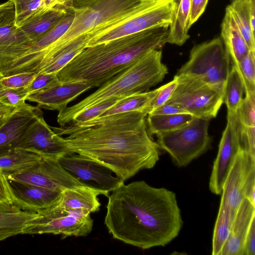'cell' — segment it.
<instances>
[{
  "label": "cell",
  "mask_w": 255,
  "mask_h": 255,
  "mask_svg": "<svg viewBox=\"0 0 255 255\" xmlns=\"http://www.w3.org/2000/svg\"><path fill=\"white\" fill-rule=\"evenodd\" d=\"M158 91V88L122 98L97 118L133 111L143 112L148 114L149 105Z\"/></svg>",
  "instance_id": "27"
},
{
  "label": "cell",
  "mask_w": 255,
  "mask_h": 255,
  "mask_svg": "<svg viewBox=\"0 0 255 255\" xmlns=\"http://www.w3.org/2000/svg\"><path fill=\"white\" fill-rule=\"evenodd\" d=\"M190 0H181L168 28L167 43L181 46L189 39Z\"/></svg>",
  "instance_id": "26"
},
{
  "label": "cell",
  "mask_w": 255,
  "mask_h": 255,
  "mask_svg": "<svg viewBox=\"0 0 255 255\" xmlns=\"http://www.w3.org/2000/svg\"><path fill=\"white\" fill-rule=\"evenodd\" d=\"M88 41L87 34L81 35L71 41L56 52L50 58L46 65L38 74H57L87 47Z\"/></svg>",
  "instance_id": "25"
},
{
  "label": "cell",
  "mask_w": 255,
  "mask_h": 255,
  "mask_svg": "<svg viewBox=\"0 0 255 255\" xmlns=\"http://www.w3.org/2000/svg\"><path fill=\"white\" fill-rule=\"evenodd\" d=\"M235 112L228 111L227 123L219 143L209 180V189L221 195L235 158L241 149L235 127Z\"/></svg>",
  "instance_id": "15"
},
{
  "label": "cell",
  "mask_w": 255,
  "mask_h": 255,
  "mask_svg": "<svg viewBox=\"0 0 255 255\" xmlns=\"http://www.w3.org/2000/svg\"><path fill=\"white\" fill-rule=\"evenodd\" d=\"M28 92L26 87L9 88L0 84V102L6 106L17 108L25 103Z\"/></svg>",
  "instance_id": "37"
},
{
  "label": "cell",
  "mask_w": 255,
  "mask_h": 255,
  "mask_svg": "<svg viewBox=\"0 0 255 255\" xmlns=\"http://www.w3.org/2000/svg\"><path fill=\"white\" fill-rule=\"evenodd\" d=\"M143 112L133 111L97 118L87 123L52 128L73 152L112 170L125 182L139 171L153 168L160 149L148 133Z\"/></svg>",
  "instance_id": "1"
},
{
  "label": "cell",
  "mask_w": 255,
  "mask_h": 255,
  "mask_svg": "<svg viewBox=\"0 0 255 255\" xmlns=\"http://www.w3.org/2000/svg\"><path fill=\"white\" fill-rule=\"evenodd\" d=\"M235 216L228 207L220 204L215 222L212 241L213 255H220L228 240Z\"/></svg>",
  "instance_id": "30"
},
{
  "label": "cell",
  "mask_w": 255,
  "mask_h": 255,
  "mask_svg": "<svg viewBox=\"0 0 255 255\" xmlns=\"http://www.w3.org/2000/svg\"><path fill=\"white\" fill-rule=\"evenodd\" d=\"M245 92L244 86L237 67L232 64L227 78L224 96V103L228 111L236 112Z\"/></svg>",
  "instance_id": "31"
},
{
  "label": "cell",
  "mask_w": 255,
  "mask_h": 255,
  "mask_svg": "<svg viewBox=\"0 0 255 255\" xmlns=\"http://www.w3.org/2000/svg\"><path fill=\"white\" fill-rule=\"evenodd\" d=\"M169 27H157L86 47L57 74L61 84L99 87L153 50L167 43Z\"/></svg>",
  "instance_id": "3"
},
{
  "label": "cell",
  "mask_w": 255,
  "mask_h": 255,
  "mask_svg": "<svg viewBox=\"0 0 255 255\" xmlns=\"http://www.w3.org/2000/svg\"><path fill=\"white\" fill-rule=\"evenodd\" d=\"M11 204V199L7 176L0 170V204Z\"/></svg>",
  "instance_id": "43"
},
{
  "label": "cell",
  "mask_w": 255,
  "mask_h": 255,
  "mask_svg": "<svg viewBox=\"0 0 255 255\" xmlns=\"http://www.w3.org/2000/svg\"><path fill=\"white\" fill-rule=\"evenodd\" d=\"M176 85L177 78L175 75L172 81L158 88L157 94L149 105L148 113L165 104L172 95Z\"/></svg>",
  "instance_id": "39"
},
{
  "label": "cell",
  "mask_w": 255,
  "mask_h": 255,
  "mask_svg": "<svg viewBox=\"0 0 255 255\" xmlns=\"http://www.w3.org/2000/svg\"><path fill=\"white\" fill-rule=\"evenodd\" d=\"M232 64H238L251 51L227 6L221 25V35Z\"/></svg>",
  "instance_id": "20"
},
{
  "label": "cell",
  "mask_w": 255,
  "mask_h": 255,
  "mask_svg": "<svg viewBox=\"0 0 255 255\" xmlns=\"http://www.w3.org/2000/svg\"><path fill=\"white\" fill-rule=\"evenodd\" d=\"M255 218V205L245 198L237 210L230 236L220 255H243L245 240Z\"/></svg>",
  "instance_id": "19"
},
{
  "label": "cell",
  "mask_w": 255,
  "mask_h": 255,
  "mask_svg": "<svg viewBox=\"0 0 255 255\" xmlns=\"http://www.w3.org/2000/svg\"><path fill=\"white\" fill-rule=\"evenodd\" d=\"M188 113L180 107L171 104L165 103L150 111L147 115H172Z\"/></svg>",
  "instance_id": "44"
},
{
  "label": "cell",
  "mask_w": 255,
  "mask_h": 255,
  "mask_svg": "<svg viewBox=\"0 0 255 255\" xmlns=\"http://www.w3.org/2000/svg\"><path fill=\"white\" fill-rule=\"evenodd\" d=\"M181 0H174V1H175V4L176 5V9L177 8L178 6H179V4L180 3Z\"/></svg>",
  "instance_id": "48"
},
{
  "label": "cell",
  "mask_w": 255,
  "mask_h": 255,
  "mask_svg": "<svg viewBox=\"0 0 255 255\" xmlns=\"http://www.w3.org/2000/svg\"><path fill=\"white\" fill-rule=\"evenodd\" d=\"M210 121L195 117L183 127L156 135L159 149L168 153L177 167L187 166L211 148Z\"/></svg>",
  "instance_id": "8"
},
{
  "label": "cell",
  "mask_w": 255,
  "mask_h": 255,
  "mask_svg": "<svg viewBox=\"0 0 255 255\" xmlns=\"http://www.w3.org/2000/svg\"><path fill=\"white\" fill-rule=\"evenodd\" d=\"M105 224L116 239L148 249L164 247L179 234L183 221L176 194L144 181L124 183L108 196Z\"/></svg>",
  "instance_id": "2"
},
{
  "label": "cell",
  "mask_w": 255,
  "mask_h": 255,
  "mask_svg": "<svg viewBox=\"0 0 255 255\" xmlns=\"http://www.w3.org/2000/svg\"><path fill=\"white\" fill-rule=\"evenodd\" d=\"M121 99L122 98L110 99L98 105L89 107L76 116L69 124L77 125L94 120L114 105Z\"/></svg>",
  "instance_id": "34"
},
{
  "label": "cell",
  "mask_w": 255,
  "mask_h": 255,
  "mask_svg": "<svg viewBox=\"0 0 255 255\" xmlns=\"http://www.w3.org/2000/svg\"><path fill=\"white\" fill-rule=\"evenodd\" d=\"M147 130L149 134L175 130L189 123L195 118L189 113L172 115H147Z\"/></svg>",
  "instance_id": "29"
},
{
  "label": "cell",
  "mask_w": 255,
  "mask_h": 255,
  "mask_svg": "<svg viewBox=\"0 0 255 255\" xmlns=\"http://www.w3.org/2000/svg\"><path fill=\"white\" fill-rule=\"evenodd\" d=\"M231 0V1H233V0Z\"/></svg>",
  "instance_id": "49"
},
{
  "label": "cell",
  "mask_w": 255,
  "mask_h": 255,
  "mask_svg": "<svg viewBox=\"0 0 255 255\" xmlns=\"http://www.w3.org/2000/svg\"><path fill=\"white\" fill-rule=\"evenodd\" d=\"M14 8V25L19 27L25 21L45 11L43 0H11Z\"/></svg>",
  "instance_id": "32"
},
{
  "label": "cell",
  "mask_w": 255,
  "mask_h": 255,
  "mask_svg": "<svg viewBox=\"0 0 255 255\" xmlns=\"http://www.w3.org/2000/svg\"><path fill=\"white\" fill-rule=\"evenodd\" d=\"M227 7L250 50L255 51V0H234Z\"/></svg>",
  "instance_id": "22"
},
{
  "label": "cell",
  "mask_w": 255,
  "mask_h": 255,
  "mask_svg": "<svg viewBox=\"0 0 255 255\" xmlns=\"http://www.w3.org/2000/svg\"><path fill=\"white\" fill-rule=\"evenodd\" d=\"M36 75L34 73H24L0 77V84L9 88H24L31 83Z\"/></svg>",
  "instance_id": "40"
},
{
  "label": "cell",
  "mask_w": 255,
  "mask_h": 255,
  "mask_svg": "<svg viewBox=\"0 0 255 255\" xmlns=\"http://www.w3.org/2000/svg\"><path fill=\"white\" fill-rule=\"evenodd\" d=\"M43 115L41 109L25 103L15 108L0 128V156L17 147L19 141L31 124Z\"/></svg>",
  "instance_id": "17"
},
{
  "label": "cell",
  "mask_w": 255,
  "mask_h": 255,
  "mask_svg": "<svg viewBox=\"0 0 255 255\" xmlns=\"http://www.w3.org/2000/svg\"><path fill=\"white\" fill-rule=\"evenodd\" d=\"M68 173L87 186L103 192L105 196L124 183L106 166L87 157L73 153L59 159Z\"/></svg>",
  "instance_id": "12"
},
{
  "label": "cell",
  "mask_w": 255,
  "mask_h": 255,
  "mask_svg": "<svg viewBox=\"0 0 255 255\" xmlns=\"http://www.w3.org/2000/svg\"><path fill=\"white\" fill-rule=\"evenodd\" d=\"M12 205L19 209L39 213L56 204L62 192L8 179Z\"/></svg>",
  "instance_id": "16"
},
{
  "label": "cell",
  "mask_w": 255,
  "mask_h": 255,
  "mask_svg": "<svg viewBox=\"0 0 255 255\" xmlns=\"http://www.w3.org/2000/svg\"><path fill=\"white\" fill-rule=\"evenodd\" d=\"M235 127L240 148L255 156V127H247L242 124L235 116Z\"/></svg>",
  "instance_id": "35"
},
{
  "label": "cell",
  "mask_w": 255,
  "mask_h": 255,
  "mask_svg": "<svg viewBox=\"0 0 255 255\" xmlns=\"http://www.w3.org/2000/svg\"><path fill=\"white\" fill-rule=\"evenodd\" d=\"M68 8L58 6L48 9L28 19L18 27L33 43L56 25L66 14Z\"/></svg>",
  "instance_id": "23"
},
{
  "label": "cell",
  "mask_w": 255,
  "mask_h": 255,
  "mask_svg": "<svg viewBox=\"0 0 255 255\" xmlns=\"http://www.w3.org/2000/svg\"><path fill=\"white\" fill-rule=\"evenodd\" d=\"M255 255V218L247 234L244 246L243 255Z\"/></svg>",
  "instance_id": "42"
},
{
  "label": "cell",
  "mask_w": 255,
  "mask_h": 255,
  "mask_svg": "<svg viewBox=\"0 0 255 255\" xmlns=\"http://www.w3.org/2000/svg\"><path fill=\"white\" fill-rule=\"evenodd\" d=\"M231 58L220 36L194 46L188 60L176 74L197 77L212 85L225 84Z\"/></svg>",
  "instance_id": "9"
},
{
  "label": "cell",
  "mask_w": 255,
  "mask_h": 255,
  "mask_svg": "<svg viewBox=\"0 0 255 255\" xmlns=\"http://www.w3.org/2000/svg\"><path fill=\"white\" fill-rule=\"evenodd\" d=\"M162 51L153 50L100 86L94 93L59 112L57 122L65 126L83 110L112 98H123L148 91L168 73L161 61Z\"/></svg>",
  "instance_id": "4"
},
{
  "label": "cell",
  "mask_w": 255,
  "mask_h": 255,
  "mask_svg": "<svg viewBox=\"0 0 255 255\" xmlns=\"http://www.w3.org/2000/svg\"><path fill=\"white\" fill-rule=\"evenodd\" d=\"M176 8L174 0H141L119 17L87 33V47L157 27H169Z\"/></svg>",
  "instance_id": "5"
},
{
  "label": "cell",
  "mask_w": 255,
  "mask_h": 255,
  "mask_svg": "<svg viewBox=\"0 0 255 255\" xmlns=\"http://www.w3.org/2000/svg\"><path fill=\"white\" fill-rule=\"evenodd\" d=\"M220 204L234 216L245 198L255 205V156L240 149L226 179Z\"/></svg>",
  "instance_id": "11"
},
{
  "label": "cell",
  "mask_w": 255,
  "mask_h": 255,
  "mask_svg": "<svg viewBox=\"0 0 255 255\" xmlns=\"http://www.w3.org/2000/svg\"><path fill=\"white\" fill-rule=\"evenodd\" d=\"M40 157L34 153L16 148L0 156V170L6 176L16 174L33 165Z\"/></svg>",
  "instance_id": "28"
},
{
  "label": "cell",
  "mask_w": 255,
  "mask_h": 255,
  "mask_svg": "<svg viewBox=\"0 0 255 255\" xmlns=\"http://www.w3.org/2000/svg\"><path fill=\"white\" fill-rule=\"evenodd\" d=\"M245 95L236 112V116L244 125L255 127V93Z\"/></svg>",
  "instance_id": "36"
},
{
  "label": "cell",
  "mask_w": 255,
  "mask_h": 255,
  "mask_svg": "<svg viewBox=\"0 0 255 255\" xmlns=\"http://www.w3.org/2000/svg\"><path fill=\"white\" fill-rule=\"evenodd\" d=\"M91 87L83 82H69L28 94L26 101L37 103L40 109L56 110L64 109L67 105Z\"/></svg>",
  "instance_id": "18"
},
{
  "label": "cell",
  "mask_w": 255,
  "mask_h": 255,
  "mask_svg": "<svg viewBox=\"0 0 255 255\" xmlns=\"http://www.w3.org/2000/svg\"><path fill=\"white\" fill-rule=\"evenodd\" d=\"M15 108H12L0 102V116L10 114Z\"/></svg>",
  "instance_id": "46"
},
{
  "label": "cell",
  "mask_w": 255,
  "mask_h": 255,
  "mask_svg": "<svg viewBox=\"0 0 255 255\" xmlns=\"http://www.w3.org/2000/svg\"><path fill=\"white\" fill-rule=\"evenodd\" d=\"M37 215V213L23 211L10 204H0V242L21 234L27 223Z\"/></svg>",
  "instance_id": "24"
},
{
  "label": "cell",
  "mask_w": 255,
  "mask_h": 255,
  "mask_svg": "<svg viewBox=\"0 0 255 255\" xmlns=\"http://www.w3.org/2000/svg\"><path fill=\"white\" fill-rule=\"evenodd\" d=\"M57 203L37 213L27 223L21 234H53L61 235L64 239L68 236H86L90 233L93 220L90 212L84 209H65Z\"/></svg>",
  "instance_id": "10"
},
{
  "label": "cell",
  "mask_w": 255,
  "mask_h": 255,
  "mask_svg": "<svg viewBox=\"0 0 255 255\" xmlns=\"http://www.w3.org/2000/svg\"><path fill=\"white\" fill-rule=\"evenodd\" d=\"M61 84L57 74L40 73L36 74L34 79L26 87L28 95L43 91Z\"/></svg>",
  "instance_id": "38"
},
{
  "label": "cell",
  "mask_w": 255,
  "mask_h": 255,
  "mask_svg": "<svg viewBox=\"0 0 255 255\" xmlns=\"http://www.w3.org/2000/svg\"><path fill=\"white\" fill-rule=\"evenodd\" d=\"M11 113L10 114H7V115H2V116H0V128L7 121V120L8 119V118H9L10 114H11Z\"/></svg>",
  "instance_id": "47"
},
{
  "label": "cell",
  "mask_w": 255,
  "mask_h": 255,
  "mask_svg": "<svg viewBox=\"0 0 255 255\" xmlns=\"http://www.w3.org/2000/svg\"><path fill=\"white\" fill-rule=\"evenodd\" d=\"M244 86L245 94L255 93V51L249 52L237 64Z\"/></svg>",
  "instance_id": "33"
},
{
  "label": "cell",
  "mask_w": 255,
  "mask_h": 255,
  "mask_svg": "<svg viewBox=\"0 0 255 255\" xmlns=\"http://www.w3.org/2000/svg\"><path fill=\"white\" fill-rule=\"evenodd\" d=\"M77 0H43V2L45 10H47L58 6L65 8L70 7Z\"/></svg>",
  "instance_id": "45"
},
{
  "label": "cell",
  "mask_w": 255,
  "mask_h": 255,
  "mask_svg": "<svg viewBox=\"0 0 255 255\" xmlns=\"http://www.w3.org/2000/svg\"><path fill=\"white\" fill-rule=\"evenodd\" d=\"M175 76L176 87L166 103L176 105L195 117L215 118L224 103L225 84L212 85L185 74Z\"/></svg>",
  "instance_id": "7"
},
{
  "label": "cell",
  "mask_w": 255,
  "mask_h": 255,
  "mask_svg": "<svg viewBox=\"0 0 255 255\" xmlns=\"http://www.w3.org/2000/svg\"><path fill=\"white\" fill-rule=\"evenodd\" d=\"M208 2V0H190V24L191 26L203 14Z\"/></svg>",
  "instance_id": "41"
},
{
  "label": "cell",
  "mask_w": 255,
  "mask_h": 255,
  "mask_svg": "<svg viewBox=\"0 0 255 255\" xmlns=\"http://www.w3.org/2000/svg\"><path fill=\"white\" fill-rule=\"evenodd\" d=\"M141 0H78L71 6L73 21L65 33L49 49L45 61L77 37L97 26L115 19L137 5Z\"/></svg>",
  "instance_id": "6"
},
{
  "label": "cell",
  "mask_w": 255,
  "mask_h": 255,
  "mask_svg": "<svg viewBox=\"0 0 255 255\" xmlns=\"http://www.w3.org/2000/svg\"><path fill=\"white\" fill-rule=\"evenodd\" d=\"M103 192L86 186L67 189L62 191L57 205L65 209H84L91 213L100 210L101 203L98 196Z\"/></svg>",
  "instance_id": "21"
},
{
  "label": "cell",
  "mask_w": 255,
  "mask_h": 255,
  "mask_svg": "<svg viewBox=\"0 0 255 255\" xmlns=\"http://www.w3.org/2000/svg\"><path fill=\"white\" fill-rule=\"evenodd\" d=\"M6 176L8 179L61 192L86 186L64 169L59 159L41 157L25 170Z\"/></svg>",
  "instance_id": "13"
},
{
  "label": "cell",
  "mask_w": 255,
  "mask_h": 255,
  "mask_svg": "<svg viewBox=\"0 0 255 255\" xmlns=\"http://www.w3.org/2000/svg\"><path fill=\"white\" fill-rule=\"evenodd\" d=\"M17 148L41 157L57 159L73 153L64 143L63 137L52 129L43 115L37 118L27 128Z\"/></svg>",
  "instance_id": "14"
}]
</instances>
